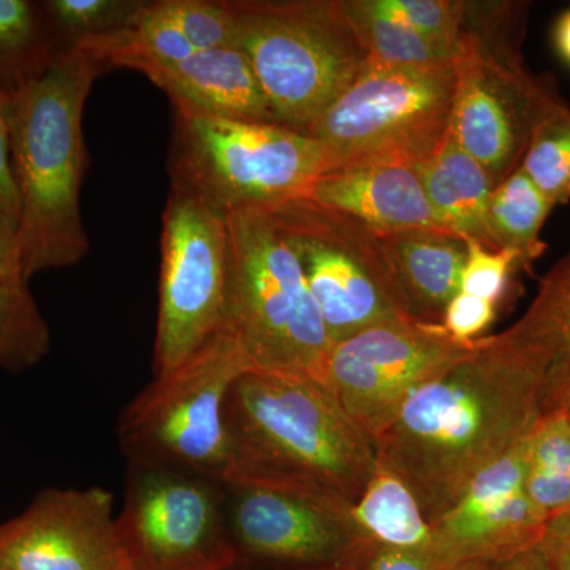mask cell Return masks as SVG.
<instances>
[{
	"label": "cell",
	"instance_id": "obj_28",
	"mask_svg": "<svg viewBox=\"0 0 570 570\" xmlns=\"http://www.w3.org/2000/svg\"><path fill=\"white\" fill-rule=\"evenodd\" d=\"M145 0H43L52 33L62 50L105 36L134 21Z\"/></svg>",
	"mask_w": 570,
	"mask_h": 570
},
{
	"label": "cell",
	"instance_id": "obj_2",
	"mask_svg": "<svg viewBox=\"0 0 570 570\" xmlns=\"http://www.w3.org/2000/svg\"><path fill=\"white\" fill-rule=\"evenodd\" d=\"M227 480L309 491L352 505L377 468L376 445L311 376L250 367L225 403Z\"/></svg>",
	"mask_w": 570,
	"mask_h": 570
},
{
	"label": "cell",
	"instance_id": "obj_38",
	"mask_svg": "<svg viewBox=\"0 0 570 570\" xmlns=\"http://www.w3.org/2000/svg\"><path fill=\"white\" fill-rule=\"evenodd\" d=\"M553 43L561 61L570 67V9L562 11L554 24Z\"/></svg>",
	"mask_w": 570,
	"mask_h": 570
},
{
	"label": "cell",
	"instance_id": "obj_26",
	"mask_svg": "<svg viewBox=\"0 0 570 570\" xmlns=\"http://www.w3.org/2000/svg\"><path fill=\"white\" fill-rule=\"evenodd\" d=\"M51 332L28 283L0 279V367L20 373L50 354Z\"/></svg>",
	"mask_w": 570,
	"mask_h": 570
},
{
	"label": "cell",
	"instance_id": "obj_41",
	"mask_svg": "<svg viewBox=\"0 0 570 570\" xmlns=\"http://www.w3.org/2000/svg\"><path fill=\"white\" fill-rule=\"evenodd\" d=\"M0 570H10V569H7V568H2V566H0Z\"/></svg>",
	"mask_w": 570,
	"mask_h": 570
},
{
	"label": "cell",
	"instance_id": "obj_21",
	"mask_svg": "<svg viewBox=\"0 0 570 570\" xmlns=\"http://www.w3.org/2000/svg\"><path fill=\"white\" fill-rule=\"evenodd\" d=\"M351 512L356 527L370 542L425 557L430 553L431 524L417 498L403 480L381 464L377 463L373 478Z\"/></svg>",
	"mask_w": 570,
	"mask_h": 570
},
{
	"label": "cell",
	"instance_id": "obj_10",
	"mask_svg": "<svg viewBox=\"0 0 570 570\" xmlns=\"http://www.w3.org/2000/svg\"><path fill=\"white\" fill-rule=\"evenodd\" d=\"M268 209L298 257L332 344L412 317L381 234L306 197Z\"/></svg>",
	"mask_w": 570,
	"mask_h": 570
},
{
	"label": "cell",
	"instance_id": "obj_6",
	"mask_svg": "<svg viewBox=\"0 0 570 570\" xmlns=\"http://www.w3.org/2000/svg\"><path fill=\"white\" fill-rule=\"evenodd\" d=\"M245 52L277 124L306 132L367 61L341 0H230Z\"/></svg>",
	"mask_w": 570,
	"mask_h": 570
},
{
	"label": "cell",
	"instance_id": "obj_13",
	"mask_svg": "<svg viewBox=\"0 0 570 570\" xmlns=\"http://www.w3.org/2000/svg\"><path fill=\"white\" fill-rule=\"evenodd\" d=\"M118 528L130 570H228L238 561L224 482L193 472L127 464Z\"/></svg>",
	"mask_w": 570,
	"mask_h": 570
},
{
	"label": "cell",
	"instance_id": "obj_20",
	"mask_svg": "<svg viewBox=\"0 0 570 570\" xmlns=\"http://www.w3.org/2000/svg\"><path fill=\"white\" fill-rule=\"evenodd\" d=\"M415 168L442 227L491 249L487 217L494 184L485 168L461 148L450 130L436 151Z\"/></svg>",
	"mask_w": 570,
	"mask_h": 570
},
{
	"label": "cell",
	"instance_id": "obj_39",
	"mask_svg": "<svg viewBox=\"0 0 570 570\" xmlns=\"http://www.w3.org/2000/svg\"><path fill=\"white\" fill-rule=\"evenodd\" d=\"M228 570H292V569L266 568V566L249 564V562L236 561V564L234 566V568H230Z\"/></svg>",
	"mask_w": 570,
	"mask_h": 570
},
{
	"label": "cell",
	"instance_id": "obj_23",
	"mask_svg": "<svg viewBox=\"0 0 570 570\" xmlns=\"http://www.w3.org/2000/svg\"><path fill=\"white\" fill-rule=\"evenodd\" d=\"M553 206L521 168L513 171L491 194L487 217L491 249L512 250L521 268H530L547 249L540 232Z\"/></svg>",
	"mask_w": 570,
	"mask_h": 570
},
{
	"label": "cell",
	"instance_id": "obj_33",
	"mask_svg": "<svg viewBox=\"0 0 570 570\" xmlns=\"http://www.w3.org/2000/svg\"><path fill=\"white\" fill-rule=\"evenodd\" d=\"M362 570H490L491 566H463V568H444L422 553L389 549L367 542L358 558ZM494 566V564H493Z\"/></svg>",
	"mask_w": 570,
	"mask_h": 570
},
{
	"label": "cell",
	"instance_id": "obj_29",
	"mask_svg": "<svg viewBox=\"0 0 570 570\" xmlns=\"http://www.w3.org/2000/svg\"><path fill=\"white\" fill-rule=\"evenodd\" d=\"M156 3L198 51L236 48L230 0H156Z\"/></svg>",
	"mask_w": 570,
	"mask_h": 570
},
{
	"label": "cell",
	"instance_id": "obj_16",
	"mask_svg": "<svg viewBox=\"0 0 570 570\" xmlns=\"http://www.w3.org/2000/svg\"><path fill=\"white\" fill-rule=\"evenodd\" d=\"M0 566L10 570H130L112 499L100 487L48 489L0 523Z\"/></svg>",
	"mask_w": 570,
	"mask_h": 570
},
{
	"label": "cell",
	"instance_id": "obj_22",
	"mask_svg": "<svg viewBox=\"0 0 570 570\" xmlns=\"http://www.w3.org/2000/svg\"><path fill=\"white\" fill-rule=\"evenodd\" d=\"M63 51L43 2L0 0V89L13 94L40 77Z\"/></svg>",
	"mask_w": 570,
	"mask_h": 570
},
{
	"label": "cell",
	"instance_id": "obj_3",
	"mask_svg": "<svg viewBox=\"0 0 570 570\" xmlns=\"http://www.w3.org/2000/svg\"><path fill=\"white\" fill-rule=\"evenodd\" d=\"M100 67L71 47L11 94V167L20 194L22 279L80 264L89 253L80 190L88 153L82 112Z\"/></svg>",
	"mask_w": 570,
	"mask_h": 570
},
{
	"label": "cell",
	"instance_id": "obj_34",
	"mask_svg": "<svg viewBox=\"0 0 570 570\" xmlns=\"http://www.w3.org/2000/svg\"><path fill=\"white\" fill-rule=\"evenodd\" d=\"M11 94L0 89V208L14 224L20 223V194L11 167L10 148Z\"/></svg>",
	"mask_w": 570,
	"mask_h": 570
},
{
	"label": "cell",
	"instance_id": "obj_15",
	"mask_svg": "<svg viewBox=\"0 0 570 570\" xmlns=\"http://www.w3.org/2000/svg\"><path fill=\"white\" fill-rule=\"evenodd\" d=\"M528 441L479 472L431 523V561L444 568L493 566L538 546L549 515L528 491Z\"/></svg>",
	"mask_w": 570,
	"mask_h": 570
},
{
	"label": "cell",
	"instance_id": "obj_40",
	"mask_svg": "<svg viewBox=\"0 0 570 570\" xmlns=\"http://www.w3.org/2000/svg\"><path fill=\"white\" fill-rule=\"evenodd\" d=\"M560 414L564 415L566 420H568L570 425V389L568 395H566L564 401H562Z\"/></svg>",
	"mask_w": 570,
	"mask_h": 570
},
{
	"label": "cell",
	"instance_id": "obj_4",
	"mask_svg": "<svg viewBox=\"0 0 570 570\" xmlns=\"http://www.w3.org/2000/svg\"><path fill=\"white\" fill-rule=\"evenodd\" d=\"M530 3L464 2L450 134L494 187L519 170L532 135L569 105L524 63Z\"/></svg>",
	"mask_w": 570,
	"mask_h": 570
},
{
	"label": "cell",
	"instance_id": "obj_31",
	"mask_svg": "<svg viewBox=\"0 0 570 570\" xmlns=\"http://www.w3.org/2000/svg\"><path fill=\"white\" fill-rule=\"evenodd\" d=\"M521 268L512 250H493L466 239V264L461 277V291L498 305L508 288L510 275Z\"/></svg>",
	"mask_w": 570,
	"mask_h": 570
},
{
	"label": "cell",
	"instance_id": "obj_11",
	"mask_svg": "<svg viewBox=\"0 0 570 570\" xmlns=\"http://www.w3.org/2000/svg\"><path fill=\"white\" fill-rule=\"evenodd\" d=\"M232 250L225 214L170 190L160 236L154 376L170 373L227 332Z\"/></svg>",
	"mask_w": 570,
	"mask_h": 570
},
{
	"label": "cell",
	"instance_id": "obj_14",
	"mask_svg": "<svg viewBox=\"0 0 570 570\" xmlns=\"http://www.w3.org/2000/svg\"><path fill=\"white\" fill-rule=\"evenodd\" d=\"M335 499L266 483L224 482L228 538L239 562L292 570H340L370 540Z\"/></svg>",
	"mask_w": 570,
	"mask_h": 570
},
{
	"label": "cell",
	"instance_id": "obj_24",
	"mask_svg": "<svg viewBox=\"0 0 570 570\" xmlns=\"http://www.w3.org/2000/svg\"><path fill=\"white\" fill-rule=\"evenodd\" d=\"M367 59L384 66H433L453 62L406 22L382 7L381 0H341Z\"/></svg>",
	"mask_w": 570,
	"mask_h": 570
},
{
	"label": "cell",
	"instance_id": "obj_1",
	"mask_svg": "<svg viewBox=\"0 0 570 570\" xmlns=\"http://www.w3.org/2000/svg\"><path fill=\"white\" fill-rule=\"evenodd\" d=\"M554 348L524 313L420 385L374 442L377 463L417 498L430 524L472 479L531 438L543 412Z\"/></svg>",
	"mask_w": 570,
	"mask_h": 570
},
{
	"label": "cell",
	"instance_id": "obj_9",
	"mask_svg": "<svg viewBox=\"0 0 570 570\" xmlns=\"http://www.w3.org/2000/svg\"><path fill=\"white\" fill-rule=\"evenodd\" d=\"M254 367L228 332L213 336L124 409L118 441L127 464L193 472L224 482L228 448L225 403L236 379Z\"/></svg>",
	"mask_w": 570,
	"mask_h": 570
},
{
	"label": "cell",
	"instance_id": "obj_27",
	"mask_svg": "<svg viewBox=\"0 0 570 570\" xmlns=\"http://www.w3.org/2000/svg\"><path fill=\"white\" fill-rule=\"evenodd\" d=\"M520 168L551 204H569L570 107L540 124Z\"/></svg>",
	"mask_w": 570,
	"mask_h": 570
},
{
	"label": "cell",
	"instance_id": "obj_37",
	"mask_svg": "<svg viewBox=\"0 0 570 570\" xmlns=\"http://www.w3.org/2000/svg\"><path fill=\"white\" fill-rule=\"evenodd\" d=\"M490 570H550L549 562L543 557L539 546L510 558L509 561L491 566Z\"/></svg>",
	"mask_w": 570,
	"mask_h": 570
},
{
	"label": "cell",
	"instance_id": "obj_7",
	"mask_svg": "<svg viewBox=\"0 0 570 570\" xmlns=\"http://www.w3.org/2000/svg\"><path fill=\"white\" fill-rule=\"evenodd\" d=\"M232 275L227 332L250 365L316 379L332 346L295 250L268 208L225 214Z\"/></svg>",
	"mask_w": 570,
	"mask_h": 570
},
{
	"label": "cell",
	"instance_id": "obj_36",
	"mask_svg": "<svg viewBox=\"0 0 570 570\" xmlns=\"http://www.w3.org/2000/svg\"><path fill=\"white\" fill-rule=\"evenodd\" d=\"M0 279L24 281L21 275L20 249H18V227L2 208H0Z\"/></svg>",
	"mask_w": 570,
	"mask_h": 570
},
{
	"label": "cell",
	"instance_id": "obj_19",
	"mask_svg": "<svg viewBox=\"0 0 570 570\" xmlns=\"http://www.w3.org/2000/svg\"><path fill=\"white\" fill-rule=\"evenodd\" d=\"M381 238L411 316L442 325L445 307L461 291L466 242L444 228H404Z\"/></svg>",
	"mask_w": 570,
	"mask_h": 570
},
{
	"label": "cell",
	"instance_id": "obj_17",
	"mask_svg": "<svg viewBox=\"0 0 570 570\" xmlns=\"http://www.w3.org/2000/svg\"><path fill=\"white\" fill-rule=\"evenodd\" d=\"M302 197L355 217L381 235L444 228L428 202L417 168L411 165L337 168L317 176Z\"/></svg>",
	"mask_w": 570,
	"mask_h": 570
},
{
	"label": "cell",
	"instance_id": "obj_18",
	"mask_svg": "<svg viewBox=\"0 0 570 570\" xmlns=\"http://www.w3.org/2000/svg\"><path fill=\"white\" fill-rule=\"evenodd\" d=\"M137 71L163 89L171 104L223 118L276 122L253 67L238 48L197 51L183 61L145 63Z\"/></svg>",
	"mask_w": 570,
	"mask_h": 570
},
{
	"label": "cell",
	"instance_id": "obj_30",
	"mask_svg": "<svg viewBox=\"0 0 570 570\" xmlns=\"http://www.w3.org/2000/svg\"><path fill=\"white\" fill-rule=\"evenodd\" d=\"M382 7L406 22L423 39L455 62L461 51L463 2L453 0H381Z\"/></svg>",
	"mask_w": 570,
	"mask_h": 570
},
{
	"label": "cell",
	"instance_id": "obj_12",
	"mask_svg": "<svg viewBox=\"0 0 570 570\" xmlns=\"http://www.w3.org/2000/svg\"><path fill=\"white\" fill-rule=\"evenodd\" d=\"M479 340L461 343L444 326L414 317L382 322L333 343L316 379L376 442L407 397L471 355Z\"/></svg>",
	"mask_w": 570,
	"mask_h": 570
},
{
	"label": "cell",
	"instance_id": "obj_8",
	"mask_svg": "<svg viewBox=\"0 0 570 570\" xmlns=\"http://www.w3.org/2000/svg\"><path fill=\"white\" fill-rule=\"evenodd\" d=\"M455 85L453 62L393 67L367 59L305 134L324 145L326 171L379 164L417 167L448 137Z\"/></svg>",
	"mask_w": 570,
	"mask_h": 570
},
{
	"label": "cell",
	"instance_id": "obj_25",
	"mask_svg": "<svg viewBox=\"0 0 570 570\" xmlns=\"http://www.w3.org/2000/svg\"><path fill=\"white\" fill-rule=\"evenodd\" d=\"M528 491L549 515L570 510V425L564 415H546L528 441Z\"/></svg>",
	"mask_w": 570,
	"mask_h": 570
},
{
	"label": "cell",
	"instance_id": "obj_5",
	"mask_svg": "<svg viewBox=\"0 0 570 570\" xmlns=\"http://www.w3.org/2000/svg\"><path fill=\"white\" fill-rule=\"evenodd\" d=\"M174 112L171 190L216 212L284 204L328 170L324 145L283 124L223 118L181 104Z\"/></svg>",
	"mask_w": 570,
	"mask_h": 570
},
{
	"label": "cell",
	"instance_id": "obj_32",
	"mask_svg": "<svg viewBox=\"0 0 570 570\" xmlns=\"http://www.w3.org/2000/svg\"><path fill=\"white\" fill-rule=\"evenodd\" d=\"M497 317V305L460 291L450 299L442 317V326L461 343H472L485 332Z\"/></svg>",
	"mask_w": 570,
	"mask_h": 570
},
{
	"label": "cell",
	"instance_id": "obj_35",
	"mask_svg": "<svg viewBox=\"0 0 570 570\" xmlns=\"http://www.w3.org/2000/svg\"><path fill=\"white\" fill-rule=\"evenodd\" d=\"M538 546L550 570H570V510L550 517Z\"/></svg>",
	"mask_w": 570,
	"mask_h": 570
}]
</instances>
